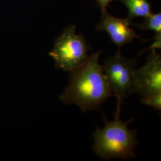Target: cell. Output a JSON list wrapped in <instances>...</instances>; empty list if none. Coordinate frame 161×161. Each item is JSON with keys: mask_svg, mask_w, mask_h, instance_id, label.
I'll return each instance as SVG.
<instances>
[{"mask_svg": "<svg viewBox=\"0 0 161 161\" xmlns=\"http://www.w3.org/2000/svg\"><path fill=\"white\" fill-rule=\"evenodd\" d=\"M102 53H93L80 66L69 72V84L60 96L64 103L74 104L86 112L99 109L108 98L114 96L99 64Z\"/></svg>", "mask_w": 161, "mask_h": 161, "instance_id": "6da1fadb", "label": "cell"}, {"mask_svg": "<svg viewBox=\"0 0 161 161\" xmlns=\"http://www.w3.org/2000/svg\"><path fill=\"white\" fill-rule=\"evenodd\" d=\"M132 120H121L119 114L115 115L114 121L108 122L105 119V127L102 129L97 127L93 133L94 152L104 160L134 158L138 143L137 131L128 127Z\"/></svg>", "mask_w": 161, "mask_h": 161, "instance_id": "7a4b0ae2", "label": "cell"}, {"mask_svg": "<svg viewBox=\"0 0 161 161\" xmlns=\"http://www.w3.org/2000/svg\"><path fill=\"white\" fill-rule=\"evenodd\" d=\"M90 50L85 36L76 33L75 25H69L56 38L49 55L54 59L56 68L69 72L86 60Z\"/></svg>", "mask_w": 161, "mask_h": 161, "instance_id": "3957f363", "label": "cell"}, {"mask_svg": "<svg viewBox=\"0 0 161 161\" xmlns=\"http://www.w3.org/2000/svg\"><path fill=\"white\" fill-rule=\"evenodd\" d=\"M137 65L136 58H124L120 48L114 56L109 57L102 66L110 90L118 101L116 114H120L121 105L132 93L134 71Z\"/></svg>", "mask_w": 161, "mask_h": 161, "instance_id": "277c9868", "label": "cell"}, {"mask_svg": "<svg viewBox=\"0 0 161 161\" xmlns=\"http://www.w3.org/2000/svg\"><path fill=\"white\" fill-rule=\"evenodd\" d=\"M132 92L142 97L161 92V57L155 49L147 58L143 66L134 71Z\"/></svg>", "mask_w": 161, "mask_h": 161, "instance_id": "5b68a950", "label": "cell"}, {"mask_svg": "<svg viewBox=\"0 0 161 161\" xmlns=\"http://www.w3.org/2000/svg\"><path fill=\"white\" fill-rule=\"evenodd\" d=\"M100 22L96 26V30L106 32L114 44L120 48L128 42H131L134 38L144 40L130 28L132 23L128 19L114 17L107 11L102 13Z\"/></svg>", "mask_w": 161, "mask_h": 161, "instance_id": "8992f818", "label": "cell"}, {"mask_svg": "<svg viewBox=\"0 0 161 161\" xmlns=\"http://www.w3.org/2000/svg\"><path fill=\"white\" fill-rule=\"evenodd\" d=\"M128 10L127 19L132 21L134 17L148 16L152 13L149 0H119Z\"/></svg>", "mask_w": 161, "mask_h": 161, "instance_id": "52a82bcc", "label": "cell"}, {"mask_svg": "<svg viewBox=\"0 0 161 161\" xmlns=\"http://www.w3.org/2000/svg\"><path fill=\"white\" fill-rule=\"evenodd\" d=\"M145 20L141 25L133 24L132 26H136L140 29L145 31L149 30L154 31L156 34L161 32V13H152L145 17Z\"/></svg>", "mask_w": 161, "mask_h": 161, "instance_id": "ba28073f", "label": "cell"}, {"mask_svg": "<svg viewBox=\"0 0 161 161\" xmlns=\"http://www.w3.org/2000/svg\"><path fill=\"white\" fill-rule=\"evenodd\" d=\"M141 103L152 107L160 112L161 111V92L142 97Z\"/></svg>", "mask_w": 161, "mask_h": 161, "instance_id": "9c48e42d", "label": "cell"}, {"mask_svg": "<svg viewBox=\"0 0 161 161\" xmlns=\"http://www.w3.org/2000/svg\"><path fill=\"white\" fill-rule=\"evenodd\" d=\"M153 40H154V42L149 47H148L147 48H146L145 50H143V51L139 53V54H138V56L141 55L143 53H144V52H146V51H148L149 50H153V49H155L156 48H158V49H161V32L160 33H158V34H156L155 36H154L153 38Z\"/></svg>", "mask_w": 161, "mask_h": 161, "instance_id": "30bf717a", "label": "cell"}, {"mask_svg": "<svg viewBox=\"0 0 161 161\" xmlns=\"http://www.w3.org/2000/svg\"><path fill=\"white\" fill-rule=\"evenodd\" d=\"M114 0H96L98 6L100 8L101 12L107 11V7L109 5L110 3Z\"/></svg>", "mask_w": 161, "mask_h": 161, "instance_id": "8fae6325", "label": "cell"}]
</instances>
